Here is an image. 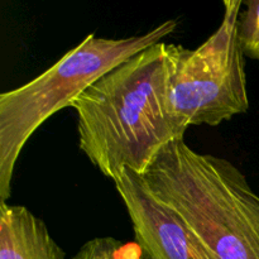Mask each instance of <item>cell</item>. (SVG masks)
Listing matches in <instances>:
<instances>
[{"instance_id":"cell-1","label":"cell","mask_w":259,"mask_h":259,"mask_svg":"<svg viewBox=\"0 0 259 259\" xmlns=\"http://www.w3.org/2000/svg\"><path fill=\"white\" fill-rule=\"evenodd\" d=\"M78 147L114 182L143 175L159 152L185 139L187 126L169 98L167 43L159 42L99 78L72 104Z\"/></svg>"},{"instance_id":"cell-2","label":"cell","mask_w":259,"mask_h":259,"mask_svg":"<svg viewBox=\"0 0 259 259\" xmlns=\"http://www.w3.org/2000/svg\"><path fill=\"white\" fill-rule=\"evenodd\" d=\"M141 177L214 259H259V195L232 162L199 153L180 139Z\"/></svg>"},{"instance_id":"cell-3","label":"cell","mask_w":259,"mask_h":259,"mask_svg":"<svg viewBox=\"0 0 259 259\" xmlns=\"http://www.w3.org/2000/svg\"><path fill=\"white\" fill-rule=\"evenodd\" d=\"M176 19L126 38L94 33L29 82L0 95V205L10 197L15 164L25 143L45 121L65 108L105 73L175 32Z\"/></svg>"},{"instance_id":"cell-4","label":"cell","mask_w":259,"mask_h":259,"mask_svg":"<svg viewBox=\"0 0 259 259\" xmlns=\"http://www.w3.org/2000/svg\"><path fill=\"white\" fill-rule=\"evenodd\" d=\"M223 5L222 23L199 47L167 43L169 98L187 128L217 126L249 109L245 55L239 40L243 2L227 0Z\"/></svg>"},{"instance_id":"cell-5","label":"cell","mask_w":259,"mask_h":259,"mask_svg":"<svg viewBox=\"0 0 259 259\" xmlns=\"http://www.w3.org/2000/svg\"><path fill=\"white\" fill-rule=\"evenodd\" d=\"M114 184L147 259H214L184 220L149 191L141 175L125 169Z\"/></svg>"},{"instance_id":"cell-6","label":"cell","mask_w":259,"mask_h":259,"mask_svg":"<svg viewBox=\"0 0 259 259\" xmlns=\"http://www.w3.org/2000/svg\"><path fill=\"white\" fill-rule=\"evenodd\" d=\"M0 259H65L45 222L30 210L0 205Z\"/></svg>"},{"instance_id":"cell-7","label":"cell","mask_w":259,"mask_h":259,"mask_svg":"<svg viewBox=\"0 0 259 259\" xmlns=\"http://www.w3.org/2000/svg\"><path fill=\"white\" fill-rule=\"evenodd\" d=\"M71 259H146L138 243L121 242L111 237L86 242Z\"/></svg>"},{"instance_id":"cell-8","label":"cell","mask_w":259,"mask_h":259,"mask_svg":"<svg viewBox=\"0 0 259 259\" xmlns=\"http://www.w3.org/2000/svg\"><path fill=\"white\" fill-rule=\"evenodd\" d=\"M245 9L239 17V40L243 52L259 61V0L243 2Z\"/></svg>"},{"instance_id":"cell-9","label":"cell","mask_w":259,"mask_h":259,"mask_svg":"<svg viewBox=\"0 0 259 259\" xmlns=\"http://www.w3.org/2000/svg\"><path fill=\"white\" fill-rule=\"evenodd\" d=\"M146 259H147V258H146Z\"/></svg>"}]
</instances>
